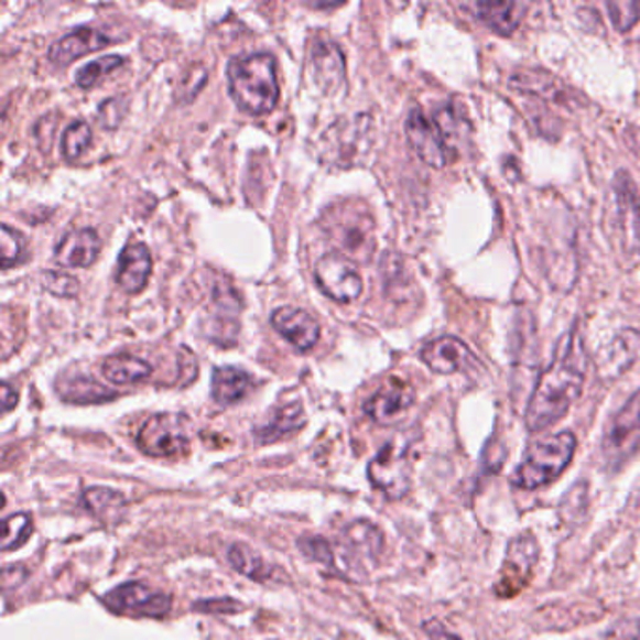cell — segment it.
I'll list each match as a JSON object with an SVG mask.
<instances>
[{"label": "cell", "mask_w": 640, "mask_h": 640, "mask_svg": "<svg viewBox=\"0 0 640 640\" xmlns=\"http://www.w3.org/2000/svg\"><path fill=\"white\" fill-rule=\"evenodd\" d=\"M586 365L581 336L570 333L560 343L554 361L535 386L527 410L528 431H545L564 417L571 404L583 393Z\"/></svg>", "instance_id": "6da1fadb"}, {"label": "cell", "mask_w": 640, "mask_h": 640, "mask_svg": "<svg viewBox=\"0 0 640 640\" xmlns=\"http://www.w3.org/2000/svg\"><path fill=\"white\" fill-rule=\"evenodd\" d=\"M229 95L248 115H265L279 102L276 63L269 53L231 58L228 66Z\"/></svg>", "instance_id": "7a4b0ae2"}, {"label": "cell", "mask_w": 640, "mask_h": 640, "mask_svg": "<svg viewBox=\"0 0 640 640\" xmlns=\"http://www.w3.org/2000/svg\"><path fill=\"white\" fill-rule=\"evenodd\" d=\"M322 229L336 254L356 263L368 261L375 254V220L356 199L327 207L322 216Z\"/></svg>", "instance_id": "3957f363"}, {"label": "cell", "mask_w": 640, "mask_h": 640, "mask_svg": "<svg viewBox=\"0 0 640 640\" xmlns=\"http://www.w3.org/2000/svg\"><path fill=\"white\" fill-rule=\"evenodd\" d=\"M577 451V437L573 432H558L543 437L530 447L519 468L514 469V487L535 490L556 481L570 466Z\"/></svg>", "instance_id": "277c9868"}, {"label": "cell", "mask_w": 640, "mask_h": 640, "mask_svg": "<svg viewBox=\"0 0 640 640\" xmlns=\"http://www.w3.org/2000/svg\"><path fill=\"white\" fill-rule=\"evenodd\" d=\"M368 479L389 500H400L412 488V460L408 442H387L368 464Z\"/></svg>", "instance_id": "5b68a950"}, {"label": "cell", "mask_w": 640, "mask_h": 640, "mask_svg": "<svg viewBox=\"0 0 640 640\" xmlns=\"http://www.w3.org/2000/svg\"><path fill=\"white\" fill-rule=\"evenodd\" d=\"M640 447V391L610 419L601 442V457L609 469H620Z\"/></svg>", "instance_id": "8992f818"}, {"label": "cell", "mask_w": 640, "mask_h": 640, "mask_svg": "<svg viewBox=\"0 0 640 640\" xmlns=\"http://www.w3.org/2000/svg\"><path fill=\"white\" fill-rule=\"evenodd\" d=\"M539 543L532 532H522L509 541L506 558L496 577V596L509 599L519 596L533 578L538 565Z\"/></svg>", "instance_id": "52a82bcc"}, {"label": "cell", "mask_w": 640, "mask_h": 640, "mask_svg": "<svg viewBox=\"0 0 640 640\" xmlns=\"http://www.w3.org/2000/svg\"><path fill=\"white\" fill-rule=\"evenodd\" d=\"M135 444L154 458L181 457L191 445L186 419L177 413H159L141 425Z\"/></svg>", "instance_id": "ba28073f"}, {"label": "cell", "mask_w": 640, "mask_h": 640, "mask_svg": "<svg viewBox=\"0 0 640 640\" xmlns=\"http://www.w3.org/2000/svg\"><path fill=\"white\" fill-rule=\"evenodd\" d=\"M314 279L319 292L338 303H351L362 293V279L357 271L356 261L336 252L322 256L316 261Z\"/></svg>", "instance_id": "9c48e42d"}, {"label": "cell", "mask_w": 640, "mask_h": 640, "mask_svg": "<svg viewBox=\"0 0 640 640\" xmlns=\"http://www.w3.org/2000/svg\"><path fill=\"white\" fill-rule=\"evenodd\" d=\"M104 603L119 615L160 618L172 609V597L141 583H127L104 596Z\"/></svg>", "instance_id": "30bf717a"}, {"label": "cell", "mask_w": 640, "mask_h": 640, "mask_svg": "<svg viewBox=\"0 0 640 640\" xmlns=\"http://www.w3.org/2000/svg\"><path fill=\"white\" fill-rule=\"evenodd\" d=\"M406 135L413 151L426 165L440 170L449 164V147L445 143L434 121H429V117L421 109H412L408 115Z\"/></svg>", "instance_id": "8fae6325"}, {"label": "cell", "mask_w": 640, "mask_h": 640, "mask_svg": "<svg viewBox=\"0 0 640 640\" xmlns=\"http://www.w3.org/2000/svg\"><path fill=\"white\" fill-rule=\"evenodd\" d=\"M415 391L399 378L387 380L365 404V413L378 425H393L413 406Z\"/></svg>", "instance_id": "7c38bea8"}, {"label": "cell", "mask_w": 640, "mask_h": 640, "mask_svg": "<svg viewBox=\"0 0 640 640\" xmlns=\"http://www.w3.org/2000/svg\"><path fill=\"white\" fill-rule=\"evenodd\" d=\"M271 324L299 351H311L319 340V324L301 308L280 306L271 314Z\"/></svg>", "instance_id": "4fadbf2b"}, {"label": "cell", "mask_w": 640, "mask_h": 640, "mask_svg": "<svg viewBox=\"0 0 640 640\" xmlns=\"http://www.w3.org/2000/svg\"><path fill=\"white\" fill-rule=\"evenodd\" d=\"M421 359L425 361L426 367L431 368L432 372L444 376L455 375L458 370H464L476 361V357L469 351L468 346L455 336H442V338L426 344L421 351Z\"/></svg>", "instance_id": "5bb4252c"}, {"label": "cell", "mask_w": 640, "mask_h": 640, "mask_svg": "<svg viewBox=\"0 0 640 640\" xmlns=\"http://www.w3.org/2000/svg\"><path fill=\"white\" fill-rule=\"evenodd\" d=\"M102 241L95 229L77 228L64 235L55 247V261L66 269H83L95 263Z\"/></svg>", "instance_id": "9a60e30c"}, {"label": "cell", "mask_w": 640, "mask_h": 640, "mask_svg": "<svg viewBox=\"0 0 640 640\" xmlns=\"http://www.w3.org/2000/svg\"><path fill=\"white\" fill-rule=\"evenodd\" d=\"M153 271V258L141 241H130L122 248L117 265V284L127 293H138L145 288Z\"/></svg>", "instance_id": "2e32d148"}, {"label": "cell", "mask_w": 640, "mask_h": 640, "mask_svg": "<svg viewBox=\"0 0 640 640\" xmlns=\"http://www.w3.org/2000/svg\"><path fill=\"white\" fill-rule=\"evenodd\" d=\"M111 42L106 32L90 26H79L68 32L66 36L57 40L50 50V61L58 66H66L72 61L87 55V53L98 52Z\"/></svg>", "instance_id": "e0dca14e"}, {"label": "cell", "mask_w": 640, "mask_h": 640, "mask_svg": "<svg viewBox=\"0 0 640 640\" xmlns=\"http://www.w3.org/2000/svg\"><path fill=\"white\" fill-rule=\"evenodd\" d=\"M312 66L316 76L317 87L325 95H335L346 83V66L338 45L327 40H319L312 47Z\"/></svg>", "instance_id": "ac0fdd59"}, {"label": "cell", "mask_w": 640, "mask_h": 640, "mask_svg": "<svg viewBox=\"0 0 640 640\" xmlns=\"http://www.w3.org/2000/svg\"><path fill=\"white\" fill-rule=\"evenodd\" d=\"M640 359V333L628 329L616 336L609 348L599 357V372L605 378H616L626 372L633 362Z\"/></svg>", "instance_id": "d6986e66"}, {"label": "cell", "mask_w": 640, "mask_h": 640, "mask_svg": "<svg viewBox=\"0 0 640 640\" xmlns=\"http://www.w3.org/2000/svg\"><path fill=\"white\" fill-rule=\"evenodd\" d=\"M511 87L520 93H530L549 102L570 104L571 90L545 70H520L511 77Z\"/></svg>", "instance_id": "ffe728a7"}, {"label": "cell", "mask_w": 640, "mask_h": 640, "mask_svg": "<svg viewBox=\"0 0 640 640\" xmlns=\"http://www.w3.org/2000/svg\"><path fill=\"white\" fill-rule=\"evenodd\" d=\"M252 389V378L237 367L216 368L213 375V399L220 406H234Z\"/></svg>", "instance_id": "44dd1931"}, {"label": "cell", "mask_w": 640, "mask_h": 640, "mask_svg": "<svg viewBox=\"0 0 640 640\" xmlns=\"http://www.w3.org/2000/svg\"><path fill=\"white\" fill-rule=\"evenodd\" d=\"M306 423L305 410L301 404H285L273 413V417L267 421L254 432V437L260 444H274L282 437L292 436L293 432L303 429Z\"/></svg>", "instance_id": "7402d4cb"}, {"label": "cell", "mask_w": 640, "mask_h": 640, "mask_svg": "<svg viewBox=\"0 0 640 640\" xmlns=\"http://www.w3.org/2000/svg\"><path fill=\"white\" fill-rule=\"evenodd\" d=\"M344 541L351 554L361 562H376L383 551V535L367 520H357L344 530Z\"/></svg>", "instance_id": "603a6c76"}, {"label": "cell", "mask_w": 640, "mask_h": 640, "mask_svg": "<svg viewBox=\"0 0 640 640\" xmlns=\"http://www.w3.org/2000/svg\"><path fill=\"white\" fill-rule=\"evenodd\" d=\"M58 397L66 402L76 404H98L104 400L115 399V393L108 387L100 386L90 376H72L57 381Z\"/></svg>", "instance_id": "cb8c5ba5"}, {"label": "cell", "mask_w": 640, "mask_h": 640, "mask_svg": "<svg viewBox=\"0 0 640 640\" xmlns=\"http://www.w3.org/2000/svg\"><path fill=\"white\" fill-rule=\"evenodd\" d=\"M102 375L115 386H132L153 375V367L140 357L119 354V356H109L102 362Z\"/></svg>", "instance_id": "d4e9b609"}, {"label": "cell", "mask_w": 640, "mask_h": 640, "mask_svg": "<svg viewBox=\"0 0 640 640\" xmlns=\"http://www.w3.org/2000/svg\"><path fill=\"white\" fill-rule=\"evenodd\" d=\"M471 12L496 32L511 34L519 25L522 7L519 2H474Z\"/></svg>", "instance_id": "484cf974"}, {"label": "cell", "mask_w": 640, "mask_h": 640, "mask_svg": "<svg viewBox=\"0 0 640 640\" xmlns=\"http://www.w3.org/2000/svg\"><path fill=\"white\" fill-rule=\"evenodd\" d=\"M83 503L102 522L121 519L122 509L127 508V500L121 492L104 487L87 488L83 495Z\"/></svg>", "instance_id": "4316f807"}, {"label": "cell", "mask_w": 640, "mask_h": 640, "mask_svg": "<svg viewBox=\"0 0 640 640\" xmlns=\"http://www.w3.org/2000/svg\"><path fill=\"white\" fill-rule=\"evenodd\" d=\"M228 560L237 573H241V575L252 578V581L267 583V581H273L274 578L273 567L267 564L265 560L261 558V554H258L250 546L235 543L228 551Z\"/></svg>", "instance_id": "83f0119b"}, {"label": "cell", "mask_w": 640, "mask_h": 640, "mask_svg": "<svg viewBox=\"0 0 640 640\" xmlns=\"http://www.w3.org/2000/svg\"><path fill=\"white\" fill-rule=\"evenodd\" d=\"M434 124H436L449 149L451 145H457L458 141L468 138V119L453 104H445V106L434 111Z\"/></svg>", "instance_id": "f1b7e54d"}, {"label": "cell", "mask_w": 640, "mask_h": 640, "mask_svg": "<svg viewBox=\"0 0 640 640\" xmlns=\"http://www.w3.org/2000/svg\"><path fill=\"white\" fill-rule=\"evenodd\" d=\"M32 517L29 513L8 514L2 522V549L15 551L31 538Z\"/></svg>", "instance_id": "f546056e"}, {"label": "cell", "mask_w": 640, "mask_h": 640, "mask_svg": "<svg viewBox=\"0 0 640 640\" xmlns=\"http://www.w3.org/2000/svg\"><path fill=\"white\" fill-rule=\"evenodd\" d=\"M122 63H124V58L119 57V55H106V57L96 58L93 63L85 64L83 68L77 70L76 83L82 89H90L100 79L122 66Z\"/></svg>", "instance_id": "4dcf8cb0"}, {"label": "cell", "mask_w": 640, "mask_h": 640, "mask_svg": "<svg viewBox=\"0 0 640 640\" xmlns=\"http://www.w3.org/2000/svg\"><path fill=\"white\" fill-rule=\"evenodd\" d=\"M90 141H93V132H90L89 124L85 121L72 122L70 127L64 130L63 141H61V151H63L64 159H79L87 151Z\"/></svg>", "instance_id": "1f68e13d"}, {"label": "cell", "mask_w": 640, "mask_h": 640, "mask_svg": "<svg viewBox=\"0 0 640 640\" xmlns=\"http://www.w3.org/2000/svg\"><path fill=\"white\" fill-rule=\"evenodd\" d=\"M0 252H2V269L4 271L15 263H20L23 252H25L23 237L7 224L0 229Z\"/></svg>", "instance_id": "d6a6232c"}, {"label": "cell", "mask_w": 640, "mask_h": 640, "mask_svg": "<svg viewBox=\"0 0 640 640\" xmlns=\"http://www.w3.org/2000/svg\"><path fill=\"white\" fill-rule=\"evenodd\" d=\"M607 10L616 29L621 32L629 31L640 18V7L637 2H609Z\"/></svg>", "instance_id": "836d02e7"}, {"label": "cell", "mask_w": 640, "mask_h": 640, "mask_svg": "<svg viewBox=\"0 0 640 640\" xmlns=\"http://www.w3.org/2000/svg\"><path fill=\"white\" fill-rule=\"evenodd\" d=\"M299 546L301 551L305 552L308 558L314 560V562H319V564H333V552H330V546L325 539L322 538H305L299 541Z\"/></svg>", "instance_id": "e575fe53"}, {"label": "cell", "mask_w": 640, "mask_h": 640, "mask_svg": "<svg viewBox=\"0 0 640 640\" xmlns=\"http://www.w3.org/2000/svg\"><path fill=\"white\" fill-rule=\"evenodd\" d=\"M596 640H639V631H637L634 626L620 623V626H615V628L609 629V631L599 634Z\"/></svg>", "instance_id": "d590c367"}, {"label": "cell", "mask_w": 640, "mask_h": 640, "mask_svg": "<svg viewBox=\"0 0 640 640\" xmlns=\"http://www.w3.org/2000/svg\"><path fill=\"white\" fill-rule=\"evenodd\" d=\"M426 633L431 634L432 640H460L457 634L451 633L442 621L431 620L425 623Z\"/></svg>", "instance_id": "8d00e7d4"}, {"label": "cell", "mask_w": 640, "mask_h": 640, "mask_svg": "<svg viewBox=\"0 0 640 640\" xmlns=\"http://www.w3.org/2000/svg\"><path fill=\"white\" fill-rule=\"evenodd\" d=\"M2 408L4 413L10 412L18 404V391L10 383H2Z\"/></svg>", "instance_id": "74e56055"}, {"label": "cell", "mask_w": 640, "mask_h": 640, "mask_svg": "<svg viewBox=\"0 0 640 640\" xmlns=\"http://www.w3.org/2000/svg\"><path fill=\"white\" fill-rule=\"evenodd\" d=\"M637 495H639V501H640V490H637Z\"/></svg>", "instance_id": "f35d334b"}]
</instances>
